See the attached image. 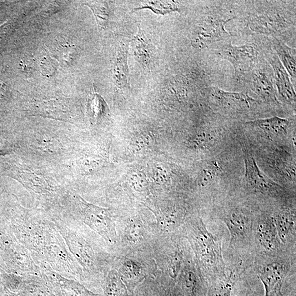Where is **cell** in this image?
Wrapping results in <instances>:
<instances>
[{"mask_svg": "<svg viewBox=\"0 0 296 296\" xmlns=\"http://www.w3.org/2000/svg\"><path fill=\"white\" fill-rule=\"evenodd\" d=\"M224 43L215 50V53L223 59L232 63L235 76L238 79L245 77L256 64L260 57L256 46L252 44L234 46L230 41Z\"/></svg>", "mask_w": 296, "mask_h": 296, "instance_id": "6da1fadb", "label": "cell"}, {"mask_svg": "<svg viewBox=\"0 0 296 296\" xmlns=\"http://www.w3.org/2000/svg\"><path fill=\"white\" fill-rule=\"evenodd\" d=\"M233 19L208 14L194 27L190 36L192 46L203 49L215 42L228 40L230 35L224 26Z\"/></svg>", "mask_w": 296, "mask_h": 296, "instance_id": "7a4b0ae2", "label": "cell"}, {"mask_svg": "<svg viewBox=\"0 0 296 296\" xmlns=\"http://www.w3.org/2000/svg\"><path fill=\"white\" fill-rule=\"evenodd\" d=\"M245 77L248 78L250 89L259 98L269 102L277 100L273 69L264 56L260 57Z\"/></svg>", "mask_w": 296, "mask_h": 296, "instance_id": "3957f363", "label": "cell"}, {"mask_svg": "<svg viewBox=\"0 0 296 296\" xmlns=\"http://www.w3.org/2000/svg\"><path fill=\"white\" fill-rule=\"evenodd\" d=\"M195 237L199 259L203 267L209 272H218L223 261L217 241L202 224L197 227Z\"/></svg>", "mask_w": 296, "mask_h": 296, "instance_id": "277c9868", "label": "cell"}, {"mask_svg": "<svg viewBox=\"0 0 296 296\" xmlns=\"http://www.w3.org/2000/svg\"><path fill=\"white\" fill-rule=\"evenodd\" d=\"M244 159L245 179L251 189L255 192L267 195H273L280 192V186L263 173L253 155L247 150L244 152Z\"/></svg>", "mask_w": 296, "mask_h": 296, "instance_id": "5b68a950", "label": "cell"}, {"mask_svg": "<svg viewBox=\"0 0 296 296\" xmlns=\"http://www.w3.org/2000/svg\"><path fill=\"white\" fill-rule=\"evenodd\" d=\"M265 54L264 57L273 69L274 82L277 89V97L283 102L295 106L296 93L287 70L273 50H269Z\"/></svg>", "mask_w": 296, "mask_h": 296, "instance_id": "8992f818", "label": "cell"}, {"mask_svg": "<svg viewBox=\"0 0 296 296\" xmlns=\"http://www.w3.org/2000/svg\"><path fill=\"white\" fill-rule=\"evenodd\" d=\"M11 176L29 189L40 192H46L51 187L48 179L37 169L21 163H14L10 170Z\"/></svg>", "mask_w": 296, "mask_h": 296, "instance_id": "52a82bcc", "label": "cell"}, {"mask_svg": "<svg viewBox=\"0 0 296 296\" xmlns=\"http://www.w3.org/2000/svg\"><path fill=\"white\" fill-rule=\"evenodd\" d=\"M285 272V266L278 262L265 265L260 270L259 277L264 285V296H272L277 292Z\"/></svg>", "mask_w": 296, "mask_h": 296, "instance_id": "ba28073f", "label": "cell"}, {"mask_svg": "<svg viewBox=\"0 0 296 296\" xmlns=\"http://www.w3.org/2000/svg\"><path fill=\"white\" fill-rule=\"evenodd\" d=\"M211 94L215 102L230 109L249 108L251 105L259 102L249 97L247 93L227 92L217 87L212 88Z\"/></svg>", "mask_w": 296, "mask_h": 296, "instance_id": "9c48e42d", "label": "cell"}, {"mask_svg": "<svg viewBox=\"0 0 296 296\" xmlns=\"http://www.w3.org/2000/svg\"><path fill=\"white\" fill-rule=\"evenodd\" d=\"M231 238L235 242H240L248 237L252 229V220L245 213L235 211L229 213L224 219Z\"/></svg>", "mask_w": 296, "mask_h": 296, "instance_id": "30bf717a", "label": "cell"}, {"mask_svg": "<svg viewBox=\"0 0 296 296\" xmlns=\"http://www.w3.org/2000/svg\"><path fill=\"white\" fill-rule=\"evenodd\" d=\"M257 235L260 244L265 250L274 252L279 248L281 241L273 217H265L260 220L257 227Z\"/></svg>", "mask_w": 296, "mask_h": 296, "instance_id": "8fae6325", "label": "cell"}, {"mask_svg": "<svg viewBox=\"0 0 296 296\" xmlns=\"http://www.w3.org/2000/svg\"><path fill=\"white\" fill-rule=\"evenodd\" d=\"M128 48L127 44H120L114 64L113 78L117 86L120 89L129 86Z\"/></svg>", "mask_w": 296, "mask_h": 296, "instance_id": "7c38bea8", "label": "cell"}, {"mask_svg": "<svg viewBox=\"0 0 296 296\" xmlns=\"http://www.w3.org/2000/svg\"><path fill=\"white\" fill-rule=\"evenodd\" d=\"M273 49L287 70L293 86L296 82V50L291 48L279 39L272 37Z\"/></svg>", "mask_w": 296, "mask_h": 296, "instance_id": "4fadbf2b", "label": "cell"}, {"mask_svg": "<svg viewBox=\"0 0 296 296\" xmlns=\"http://www.w3.org/2000/svg\"><path fill=\"white\" fill-rule=\"evenodd\" d=\"M245 124L258 128L271 137L278 138L287 134L290 122L287 119L275 117L257 119Z\"/></svg>", "mask_w": 296, "mask_h": 296, "instance_id": "5bb4252c", "label": "cell"}, {"mask_svg": "<svg viewBox=\"0 0 296 296\" xmlns=\"http://www.w3.org/2000/svg\"><path fill=\"white\" fill-rule=\"evenodd\" d=\"M132 43L134 56L139 63L148 68L152 62V52L144 34L139 28L133 39Z\"/></svg>", "mask_w": 296, "mask_h": 296, "instance_id": "9a60e30c", "label": "cell"}, {"mask_svg": "<svg viewBox=\"0 0 296 296\" xmlns=\"http://www.w3.org/2000/svg\"><path fill=\"white\" fill-rule=\"evenodd\" d=\"M273 219L279 239L285 243L295 230V215L283 211L276 214Z\"/></svg>", "mask_w": 296, "mask_h": 296, "instance_id": "2e32d148", "label": "cell"}, {"mask_svg": "<svg viewBox=\"0 0 296 296\" xmlns=\"http://www.w3.org/2000/svg\"><path fill=\"white\" fill-rule=\"evenodd\" d=\"M79 202L84 209L85 213L86 214V218H88L90 221L93 223L96 227L102 228V233L108 237L104 229V228H108L107 222H109L110 220L109 214L107 211L85 203L81 199L79 200Z\"/></svg>", "mask_w": 296, "mask_h": 296, "instance_id": "e0dca14e", "label": "cell"}, {"mask_svg": "<svg viewBox=\"0 0 296 296\" xmlns=\"http://www.w3.org/2000/svg\"><path fill=\"white\" fill-rule=\"evenodd\" d=\"M141 8H135L134 11L148 8L157 14L165 15L174 12H180L178 3L173 1H144Z\"/></svg>", "mask_w": 296, "mask_h": 296, "instance_id": "ac0fdd59", "label": "cell"}, {"mask_svg": "<svg viewBox=\"0 0 296 296\" xmlns=\"http://www.w3.org/2000/svg\"><path fill=\"white\" fill-rule=\"evenodd\" d=\"M219 138V134L214 130H204L195 137L194 143L199 148L208 149L214 147Z\"/></svg>", "mask_w": 296, "mask_h": 296, "instance_id": "d6986e66", "label": "cell"}, {"mask_svg": "<svg viewBox=\"0 0 296 296\" xmlns=\"http://www.w3.org/2000/svg\"><path fill=\"white\" fill-rule=\"evenodd\" d=\"M87 5L92 10L99 27L102 29L106 27L110 17L108 4L105 2H95Z\"/></svg>", "mask_w": 296, "mask_h": 296, "instance_id": "ffe728a7", "label": "cell"}, {"mask_svg": "<svg viewBox=\"0 0 296 296\" xmlns=\"http://www.w3.org/2000/svg\"><path fill=\"white\" fill-rule=\"evenodd\" d=\"M220 170L219 165L217 163H212L207 166L199 175L200 186L205 187L213 182L219 175Z\"/></svg>", "mask_w": 296, "mask_h": 296, "instance_id": "44dd1931", "label": "cell"}, {"mask_svg": "<svg viewBox=\"0 0 296 296\" xmlns=\"http://www.w3.org/2000/svg\"><path fill=\"white\" fill-rule=\"evenodd\" d=\"M183 288L189 296H194L197 293V280L192 272L185 273L183 277Z\"/></svg>", "mask_w": 296, "mask_h": 296, "instance_id": "7402d4cb", "label": "cell"}, {"mask_svg": "<svg viewBox=\"0 0 296 296\" xmlns=\"http://www.w3.org/2000/svg\"><path fill=\"white\" fill-rule=\"evenodd\" d=\"M234 282V274L232 273L227 280H225L215 290L212 296H230Z\"/></svg>", "mask_w": 296, "mask_h": 296, "instance_id": "603a6c76", "label": "cell"}, {"mask_svg": "<svg viewBox=\"0 0 296 296\" xmlns=\"http://www.w3.org/2000/svg\"><path fill=\"white\" fill-rule=\"evenodd\" d=\"M142 227H140V224L137 223H133L130 225L128 227L127 232V236L128 238L132 241V242H135V241L138 240L142 235Z\"/></svg>", "mask_w": 296, "mask_h": 296, "instance_id": "cb8c5ba5", "label": "cell"}, {"mask_svg": "<svg viewBox=\"0 0 296 296\" xmlns=\"http://www.w3.org/2000/svg\"><path fill=\"white\" fill-rule=\"evenodd\" d=\"M182 257L179 254H176L171 258L170 261V271L173 277H176L178 273L180 265H181Z\"/></svg>", "mask_w": 296, "mask_h": 296, "instance_id": "d4e9b609", "label": "cell"}, {"mask_svg": "<svg viewBox=\"0 0 296 296\" xmlns=\"http://www.w3.org/2000/svg\"><path fill=\"white\" fill-rule=\"evenodd\" d=\"M120 283L118 280L112 281L109 284L108 289V296H121L120 294Z\"/></svg>", "mask_w": 296, "mask_h": 296, "instance_id": "484cf974", "label": "cell"}]
</instances>
